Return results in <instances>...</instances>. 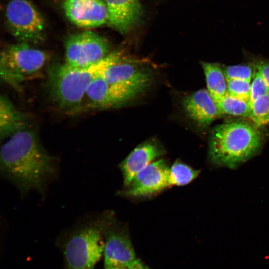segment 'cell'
<instances>
[{"instance_id":"6da1fadb","label":"cell","mask_w":269,"mask_h":269,"mask_svg":"<svg viewBox=\"0 0 269 269\" xmlns=\"http://www.w3.org/2000/svg\"><path fill=\"white\" fill-rule=\"evenodd\" d=\"M0 171L24 197L35 191L44 197L58 178L60 159L41 144L36 131L26 128L9 137L0 149Z\"/></svg>"},{"instance_id":"7a4b0ae2","label":"cell","mask_w":269,"mask_h":269,"mask_svg":"<svg viewBox=\"0 0 269 269\" xmlns=\"http://www.w3.org/2000/svg\"><path fill=\"white\" fill-rule=\"evenodd\" d=\"M264 134L254 124L244 121L223 123L211 131L209 141V157L212 163L235 168L260 150Z\"/></svg>"},{"instance_id":"3957f363","label":"cell","mask_w":269,"mask_h":269,"mask_svg":"<svg viewBox=\"0 0 269 269\" xmlns=\"http://www.w3.org/2000/svg\"><path fill=\"white\" fill-rule=\"evenodd\" d=\"M106 213H88L61 233L65 269H94L103 255Z\"/></svg>"},{"instance_id":"277c9868","label":"cell","mask_w":269,"mask_h":269,"mask_svg":"<svg viewBox=\"0 0 269 269\" xmlns=\"http://www.w3.org/2000/svg\"><path fill=\"white\" fill-rule=\"evenodd\" d=\"M118 53H110L101 61L85 67H72L65 63L50 65L47 70L48 89L59 108L69 113L80 112L88 86L102 74Z\"/></svg>"},{"instance_id":"5b68a950","label":"cell","mask_w":269,"mask_h":269,"mask_svg":"<svg viewBox=\"0 0 269 269\" xmlns=\"http://www.w3.org/2000/svg\"><path fill=\"white\" fill-rule=\"evenodd\" d=\"M49 59L44 51L20 42L8 46L1 52L0 72L1 80L16 89L27 79L36 75Z\"/></svg>"},{"instance_id":"8992f818","label":"cell","mask_w":269,"mask_h":269,"mask_svg":"<svg viewBox=\"0 0 269 269\" xmlns=\"http://www.w3.org/2000/svg\"><path fill=\"white\" fill-rule=\"evenodd\" d=\"M120 56L119 53L102 75L122 105L147 89L153 80V73L150 68L124 61Z\"/></svg>"},{"instance_id":"52a82bcc","label":"cell","mask_w":269,"mask_h":269,"mask_svg":"<svg viewBox=\"0 0 269 269\" xmlns=\"http://www.w3.org/2000/svg\"><path fill=\"white\" fill-rule=\"evenodd\" d=\"M5 18L12 35L21 42L38 43L44 40L45 19L29 0H10L6 7Z\"/></svg>"},{"instance_id":"ba28073f","label":"cell","mask_w":269,"mask_h":269,"mask_svg":"<svg viewBox=\"0 0 269 269\" xmlns=\"http://www.w3.org/2000/svg\"><path fill=\"white\" fill-rule=\"evenodd\" d=\"M64 46V63L75 67L93 65L106 57L110 50L107 39L90 31L70 35Z\"/></svg>"},{"instance_id":"9c48e42d","label":"cell","mask_w":269,"mask_h":269,"mask_svg":"<svg viewBox=\"0 0 269 269\" xmlns=\"http://www.w3.org/2000/svg\"><path fill=\"white\" fill-rule=\"evenodd\" d=\"M104 237V267L128 268L137 259L127 232L112 214L106 213Z\"/></svg>"},{"instance_id":"30bf717a","label":"cell","mask_w":269,"mask_h":269,"mask_svg":"<svg viewBox=\"0 0 269 269\" xmlns=\"http://www.w3.org/2000/svg\"><path fill=\"white\" fill-rule=\"evenodd\" d=\"M170 168L163 159L154 161L134 177L121 195L131 197L151 195L170 186Z\"/></svg>"},{"instance_id":"8fae6325","label":"cell","mask_w":269,"mask_h":269,"mask_svg":"<svg viewBox=\"0 0 269 269\" xmlns=\"http://www.w3.org/2000/svg\"><path fill=\"white\" fill-rule=\"evenodd\" d=\"M63 8L68 19L80 27H96L108 22V10L102 0H64Z\"/></svg>"},{"instance_id":"7c38bea8","label":"cell","mask_w":269,"mask_h":269,"mask_svg":"<svg viewBox=\"0 0 269 269\" xmlns=\"http://www.w3.org/2000/svg\"><path fill=\"white\" fill-rule=\"evenodd\" d=\"M108 12V23L122 34L140 23L143 15L138 0H104Z\"/></svg>"},{"instance_id":"4fadbf2b","label":"cell","mask_w":269,"mask_h":269,"mask_svg":"<svg viewBox=\"0 0 269 269\" xmlns=\"http://www.w3.org/2000/svg\"><path fill=\"white\" fill-rule=\"evenodd\" d=\"M182 104L186 115L202 130L207 128L221 115L207 89H201L186 96Z\"/></svg>"},{"instance_id":"5bb4252c","label":"cell","mask_w":269,"mask_h":269,"mask_svg":"<svg viewBox=\"0 0 269 269\" xmlns=\"http://www.w3.org/2000/svg\"><path fill=\"white\" fill-rule=\"evenodd\" d=\"M165 153L155 140L146 141L133 150L120 164L125 186H128L139 171Z\"/></svg>"},{"instance_id":"9a60e30c","label":"cell","mask_w":269,"mask_h":269,"mask_svg":"<svg viewBox=\"0 0 269 269\" xmlns=\"http://www.w3.org/2000/svg\"><path fill=\"white\" fill-rule=\"evenodd\" d=\"M120 104L102 74L88 86L80 112L116 108Z\"/></svg>"},{"instance_id":"2e32d148","label":"cell","mask_w":269,"mask_h":269,"mask_svg":"<svg viewBox=\"0 0 269 269\" xmlns=\"http://www.w3.org/2000/svg\"><path fill=\"white\" fill-rule=\"evenodd\" d=\"M28 127V119L17 110L5 95L0 97V138H8L16 133Z\"/></svg>"},{"instance_id":"e0dca14e","label":"cell","mask_w":269,"mask_h":269,"mask_svg":"<svg viewBox=\"0 0 269 269\" xmlns=\"http://www.w3.org/2000/svg\"><path fill=\"white\" fill-rule=\"evenodd\" d=\"M207 89L215 102L227 93V80L222 67L218 63L202 62Z\"/></svg>"},{"instance_id":"ac0fdd59","label":"cell","mask_w":269,"mask_h":269,"mask_svg":"<svg viewBox=\"0 0 269 269\" xmlns=\"http://www.w3.org/2000/svg\"><path fill=\"white\" fill-rule=\"evenodd\" d=\"M221 114L233 116L249 117L251 109L250 101L227 94L216 102Z\"/></svg>"},{"instance_id":"d6986e66","label":"cell","mask_w":269,"mask_h":269,"mask_svg":"<svg viewBox=\"0 0 269 269\" xmlns=\"http://www.w3.org/2000/svg\"><path fill=\"white\" fill-rule=\"evenodd\" d=\"M248 117L258 127L269 124V92L258 98L251 103Z\"/></svg>"},{"instance_id":"ffe728a7","label":"cell","mask_w":269,"mask_h":269,"mask_svg":"<svg viewBox=\"0 0 269 269\" xmlns=\"http://www.w3.org/2000/svg\"><path fill=\"white\" fill-rule=\"evenodd\" d=\"M199 173V170L194 169L188 165L177 161L170 168V185H186L196 178Z\"/></svg>"},{"instance_id":"44dd1931","label":"cell","mask_w":269,"mask_h":269,"mask_svg":"<svg viewBox=\"0 0 269 269\" xmlns=\"http://www.w3.org/2000/svg\"><path fill=\"white\" fill-rule=\"evenodd\" d=\"M222 68L226 80L235 79L251 82L253 75L252 65L224 66Z\"/></svg>"},{"instance_id":"7402d4cb","label":"cell","mask_w":269,"mask_h":269,"mask_svg":"<svg viewBox=\"0 0 269 269\" xmlns=\"http://www.w3.org/2000/svg\"><path fill=\"white\" fill-rule=\"evenodd\" d=\"M228 94L234 97L250 101V82L235 79L227 80Z\"/></svg>"},{"instance_id":"603a6c76","label":"cell","mask_w":269,"mask_h":269,"mask_svg":"<svg viewBox=\"0 0 269 269\" xmlns=\"http://www.w3.org/2000/svg\"><path fill=\"white\" fill-rule=\"evenodd\" d=\"M253 79L251 84L250 102L269 92V88L259 72L253 67Z\"/></svg>"},{"instance_id":"cb8c5ba5","label":"cell","mask_w":269,"mask_h":269,"mask_svg":"<svg viewBox=\"0 0 269 269\" xmlns=\"http://www.w3.org/2000/svg\"><path fill=\"white\" fill-rule=\"evenodd\" d=\"M252 65L259 72L269 88V60L259 59L255 60Z\"/></svg>"},{"instance_id":"d4e9b609","label":"cell","mask_w":269,"mask_h":269,"mask_svg":"<svg viewBox=\"0 0 269 269\" xmlns=\"http://www.w3.org/2000/svg\"><path fill=\"white\" fill-rule=\"evenodd\" d=\"M128 269H147V267L144 266L139 259H137L128 267Z\"/></svg>"},{"instance_id":"484cf974","label":"cell","mask_w":269,"mask_h":269,"mask_svg":"<svg viewBox=\"0 0 269 269\" xmlns=\"http://www.w3.org/2000/svg\"><path fill=\"white\" fill-rule=\"evenodd\" d=\"M104 269H128V268L121 267H104Z\"/></svg>"},{"instance_id":"4316f807","label":"cell","mask_w":269,"mask_h":269,"mask_svg":"<svg viewBox=\"0 0 269 269\" xmlns=\"http://www.w3.org/2000/svg\"><path fill=\"white\" fill-rule=\"evenodd\" d=\"M147 269H149L148 267H147Z\"/></svg>"}]
</instances>
